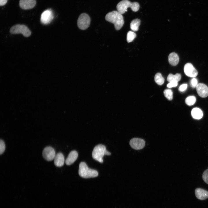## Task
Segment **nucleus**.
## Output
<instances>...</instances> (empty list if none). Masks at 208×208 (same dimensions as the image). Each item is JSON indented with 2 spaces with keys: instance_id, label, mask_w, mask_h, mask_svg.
I'll return each mask as SVG.
<instances>
[{
  "instance_id": "5",
  "label": "nucleus",
  "mask_w": 208,
  "mask_h": 208,
  "mask_svg": "<svg viewBox=\"0 0 208 208\" xmlns=\"http://www.w3.org/2000/svg\"><path fill=\"white\" fill-rule=\"evenodd\" d=\"M10 32L12 34H21L25 37H29L31 34V31L26 26L21 24L12 26L10 29Z\"/></svg>"
},
{
  "instance_id": "2",
  "label": "nucleus",
  "mask_w": 208,
  "mask_h": 208,
  "mask_svg": "<svg viewBox=\"0 0 208 208\" xmlns=\"http://www.w3.org/2000/svg\"><path fill=\"white\" fill-rule=\"evenodd\" d=\"M130 8L133 12L137 11L139 9L140 5L136 2H131L128 0H123L117 4L116 8L117 11L121 14L127 11V9Z\"/></svg>"
},
{
  "instance_id": "12",
  "label": "nucleus",
  "mask_w": 208,
  "mask_h": 208,
  "mask_svg": "<svg viewBox=\"0 0 208 208\" xmlns=\"http://www.w3.org/2000/svg\"><path fill=\"white\" fill-rule=\"evenodd\" d=\"M36 0H20L19 5L24 10H29L33 8L36 5Z\"/></svg>"
},
{
  "instance_id": "3",
  "label": "nucleus",
  "mask_w": 208,
  "mask_h": 208,
  "mask_svg": "<svg viewBox=\"0 0 208 208\" xmlns=\"http://www.w3.org/2000/svg\"><path fill=\"white\" fill-rule=\"evenodd\" d=\"M78 172L80 177L85 178L96 177L98 175L96 170L90 168L83 162L79 164Z\"/></svg>"
},
{
  "instance_id": "10",
  "label": "nucleus",
  "mask_w": 208,
  "mask_h": 208,
  "mask_svg": "<svg viewBox=\"0 0 208 208\" xmlns=\"http://www.w3.org/2000/svg\"><path fill=\"white\" fill-rule=\"evenodd\" d=\"M184 71L185 74L190 77L194 78L198 75L197 70L190 63H187L185 65Z\"/></svg>"
},
{
  "instance_id": "18",
  "label": "nucleus",
  "mask_w": 208,
  "mask_h": 208,
  "mask_svg": "<svg viewBox=\"0 0 208 208\" xmlns=\"http://www.w3.org/2000/svg\"><path fill=\"white\" fill-rule=\"evenodd\" d=\"M140 20L138 18H136L133 20L130 24L131 29L134 31H137L139 29V27L140 25Z\"/></svg>"
},
{
  "instance_id": "26",
  "label": "nucleus",
  "mask_w": 208,
  "mask_h": 208,
  "mask_svg": "<svg viewBox=\"0 0 208 208\" xmlns=\"http://www.w3.org/2000/svg\"><path fill=\"white\" fill-rule=\"evenodd\" d=\"M198 80L194 77L191 79L190 81V85L193 88L196 87L198 85Z\"/></svg>"
},
{
  "instance_id": "6",
  "label": "nucleus",
  "mask_w": 208,
  "mask_h": 208,
  "mask_svg": "<svg viewBox=\"0 0 208 208\" xmlns=\"http://www.w3.org/2000/svg\"><path fill=\"white\" fill-rule=\"evenodd\" d=\"M90 23V18L87 14H81L79 16L77 21L78 28L81 30H85L89 27Z\"/></svg>"
},
{
  "instance_id": "17",
  "label": "nucleus",
  "mask_w": 208,
  "mask_h": 208,
  "mask_svg": "<svg viewBox=\"0 0 208 208\" xmlns=\"http://www.w3.org/2000/svg\"><path fill=\"white\" fill-rule=\"evenodd\" d=\"M191 115L194 118L198 120L201 118L203 115L202 111L198 107L193 109L191 111Z\"/></svg>"
},
{
  "instance_id": "22",
  "label": "nucleus",
  "mask_w": 208,
  "mask_h": 208,
  "mask_svg": "<svg viewBox=\"0 0 208 208\" xmlns=\"http://www.w3.org/2000/svg\"><path fill=\"white\" fill-rule=\"evenodd\" d=\"M136 37V34L132 31H129L127 34V40L128 42H132Z\"/></svg>"
},
{
  "instance_id": "4",
  "label": "nucleus",
  "mask_w": 208,
  "mask_h": 208,
  "mask_svg": "<svg viewBox=\"0 0 208 208\" xmlns=\"http://www.w3.org/2000/svg\"><path fill=\"white\" fill-rule=\"evenodd\" d=\"M111 153L106 149L105 146L102 144L96 146L92 152V157L95 160L100 163H103V157L105 155H109Z\"/></svg>"
},
{
  "instance_id": "25",
  "label": "nucleus",
  "mask_w": 208,
  "mask_h": 208,
  "mask_svg": "<svg viewBox=\"0 0 208 208\" xmlns=\"http://www.w3.org/2000/svg\"><path fill=\"white\" fill-rule=\"evenodd\" d=\"M202 177L203 181L208 184V169L206 170L203 173Z\"/></svg>"
},
{
  "instance_id": "21",
  "label": "nucleus",
  "mask_w": 208,
  "mask_h": 208,
  "mask_svg": "<svg viewBox=\"0 0 208 208\" xmlns=\"http://www.w3.org/2000/svg\"><path fill=\"white\" fill-rule=\"evenodd\" d=\"M196 100V98L195 96H190L185 99V102L187 105L192 106L195 103Z\"/></svg>"
},
{
  "instance_id": "8",
  "label": "nucleus",
  "mask_w": 208,
  "mask_h": 208,
  "mask_svg": "<svg viewBox=\"0 0 208 208\" xmlns=\"http://www.w3.org/2000/svg\"><path fill=\"white\" fill-rule=\"evenodd\" d=\"M53 17L52 11L50 9H47L42 13L41 16L40 21L44 24H48L51 22Z\"/></svg>"
},
{
  "instance_id": "20",
  "label": "nucleus",
  "mask_w": 208,
  "mask_h": 208,
  "mask_svg": "<svg viewBox=\"0 0 208 208\" xmlns=\"http://www.w3.org/2000/svg\"><path fill=\"white\" fill-rule=\"evenodd\" d=\"M154 80L155 82L159 85H162L164 81V79L161 74L159 73H157L155 76Z\"/></svg>"
},
{
  "instance_id": "24",
  "label": "nucleus",
  "mask_w": 208,
  "mask_h": 208,
  "mask_svg": "<svg viewBox=\"0 0 208 208\" xmlns=\"http://www.w3.org/2000/svg\"><path fill=\"white\" fill-rule=\"evenodd\" d=\"M5 144L3 141L2 140H0V154H2L5 149Z\"/></svg>"
},
{
  "instance_id": "29",
  "label": "nucleus",
  "mask_w": 208,
  "mask_h": 208,
  "mask_svg": "<svg viewBox=\"0 0 208 208\" xmlns=\"http://www.w3.org/2000/svg\"><path fill=\"white\" fill-rule=\"evenodd\" d=\"M8 0H0V5L3 6L5 5L7 2Z\"/></svg>"
},
{
  "instance_id": "16",
  "label": "nucleus",
  "mask_w": 208,
  "mask_h": 208,
  "mask_svg": "<svg viewBox=\"0 0 208 208\" xmlns=\"http://www.w3.org/2000/svg\"><path fill=\"white\" fill-rule=\"evenodd\" d=\"M168 60L170 64L173 66H175L178 64L179 62V56L175 53H172L168 56Z\"/></svg>"
},
{
  "instance_id": "7",
  "label": "nucleus",
  "mask_w": 208,
  "mask_h": 208,
  "mask_svg": "<svg viewBox=\"0 0 208 208\" xmlns=\"http://www.w3.org/2000/svg\"><path fill=\"white\" fill-rule=\"evenodd\" d=\"M42 155L45 159L47 161H51L54 159L56 154L54 149L49 146L44 148L42 151Z\"/></svg>"
},
{
  "instance_id": "15",
  "label": "nucleus",
  "mask_w": 208,
  "mask_h": 208,
  "mask_svg": "<svg viewBox=\"0 0 208 208\" xmlns=\"http://www.w3.org/2000/svg\"><path fill=\"white\" fill-rule=\"evenodd\" d=\"M78 156L77 152L75 151H71L68 154L65 160V163L67 165L73 164L77 159Z\"/></svg>"
},
{
  "instance_id": "1",
  "label": "nucleus",
  "mask_w": 208,
  "mask_h": 208,
  "mask_svg": "<svg viewBox=\"0 0 208 208\" xmlns=\"http://www.w3.org/2000/svg\"><path fill=\"white\" fill-rule=\"evenodd\" d=\"M105 19L107 21L114 24L116 30L121 29L124 24L123 16L118 11H113L108 13L105 16Z\"/></svg>"
},
{
  "instance_id": "23",
  "label": "nucleus",
  "mask_w": 208,
  "mask_h": 208,
  "mask_svg": "<svg viewBox=\"0 0 208 208\" xmlns=\"http://www.w3.org/2000/svg\"><path fill=\"white\" fill-rule=\"evenodd\" d=\"M164 93L166 97L169 100H171L173 98V92L170 89H166L164 90Z\"/></svg>"
},
{
  "instance_id": "27",
  "label": "nucleus",
  "mask_w": 208,
  "mask_h": 208,
  "mask_svg": "<svg viewBox=\"0 0 208 208\" xmlns=\"http://www.w3.org/2000/svg\"><path fill=\"white\" fill-rule=\"evenodd\" d=\"M178 85V82L175 81H172L167 85V87L168 88H171L177 86Z\"/></svg>"
},
{
  "instance_id": "28",
  "label": "nucleus",
  "mask_w": 208,
  "mask_h": 208,
  "mask_svg": "<svg viewBox=\"0 0 208 208\" xmlns=\"http://www.w3.org/2000/svg\"><path fill=\"white\" fill-rule=\"evenodd\" d=\"M187 85L186 84H183L181 85L179 87V90L181 92L185 91L187 88Z\"/></svg>"
},
{
  "instance_id": "13",
  "label": "nucleus",
  "mask_w": 208,
  "mask_h": 208,
  "mask_svg": "<svg viewBox=\"0 0 208 208\" xmlns=\"http://www.w3.org/2000/svg\"><path fill=\"white\" fill-rule=\"evenodd\" d=\"M196 197L198 199L204 200L208 198V192L206 190L200 188H197L195 190Z\"/></svg>"
},
{
  "instance_id": "11",
  "label": "nucleus",
  "mask_w": 208,
  "mask_h": 208,
  "mask_svg": "<svg viewBox=\"0 0 208 208\" xmlns=\"http://www.w3.org/2000/svg\"><path fill=\"white\" fill-rule=\"evenodd\" d=\"M196 88L197 93L200 97L205 98L208 96V87L205 84L198 83Z\"/></svg>"
},
{
  "instance_id": "14",
  "label": "nucleus",
  "mask_w": 208,
  "mask_h": 208,
  "mask_svg": "<svg viewBox=\"0 0 208 208\" xmlns=\"http://www.w3.org/2000/svg\"><path fill=\"white\" fill-rule=\"evenodd\" d=\"M54 159V164L57 167H61L64 164V157L61 153L60 152L56 154Z\"/></svg>"
},
{
  "instance_id": "9",
  "label": "nucleus",
  "mask_w": 208,
  "mask_h": 208,
  "mask_svg": "<svg viewBox=\"0 0 208 208\" xmlns=\"http://www.w3.org/2000/svg\"><path fill=\"white\" fill-rule=\"evenodd\" d=\"M129 144L133 148L139 150L144 148L145 145V142L144 140L142 139L134 138L130 140Z\"/></svg>"
},
{
  "instance_id": "19",
  "label": "nucleus",
  "mask_w": 208,
  "mask_h": 208,
  "mask_svg": "<svg viewBox=\"0 0 208 208\" xmlns=\"http://www.w3.org/2000/svg\"><path fill=\"white\" fill-rule=\"evenodd\" d=\"M181 75L180 74L177 73L175 75L170 74L168 76L167 80L169 82L175 81L178 82L181 79Z\"/></svg>"
}]
</instances>
